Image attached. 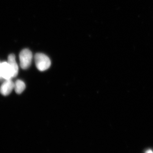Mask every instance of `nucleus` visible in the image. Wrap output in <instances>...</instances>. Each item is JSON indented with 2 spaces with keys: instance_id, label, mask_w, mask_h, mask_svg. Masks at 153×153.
Here are the masks:
<instances>
[{
  "instance_id": "obj_1",
  "label": "nucleus",
  "mask_w": 153,
  "mask_h": 153,
  "mask_svg": "<svg viewBox=\"0 0 153 153\" xmlns=\"http://www.w3.org/2000/svg\"><path fill=\"white\" fill-rule=\"evenodd\" d=\"M35 61L36 67L40 71H46L51 66V60L49 57L43 53L36 54L35 56Z\"/></svg>"
},
{
  "instance_id": "obj_2",
  "label": "nucleus",
  "mask_w": 153,
  "mask_h": 153,
  "mask_svg": "<svg viewBox=\"0 0 153 153\" xmlns=\"http://www.w3.org/2000/svg\"><path fill=\"white\" fill-rule=\"evenodd\" d=\"M33 57V54L29 49H25L21 51L19 54V60L22 69H27L30 67Z\"/></svg>"
},
{
  "instance_id": "obj_3",
  "label": "nucleus",
  "mask_w": 153,
  "mask_h": 153,
  "mask_svg": "<svg viewBox=\"0 0 153 153\" xmlns=\"http://www.w3.org/2000/svg\"><path fill=\"white\" fill-rule=\"evenodd\" d=\"M14 89V82L11 79H5L0 87V93L3 95H8Z\"/></svg>"
},
{
  "instance_id": "obj_4",
  "label": "nucleus",
  "mask_w": 153,
  "mask_h": 153,
  "mask_svg": "<svg viewBox=\"0 0 153 153\" xmlns=\"http://www.w3.org/2000/svg\"><path fill=\"white\" fill-rule=\"evenodd\" d=\"M1 77L5 79H11L13 78L12 70L8 62H3L1 63Z\"/></svg>"
},
{
  "instance_id": "obj_5",
  "label": "nucleus",
  "mask_w": 153,
  "mask_h": 153,
  "mask_svg": "<svg viewBox=\"0 0 153 153\" xmlns=\"http://www.w3.org/2000/svg\"><path fill=\"white\" fill-rule=\"evenodd\" d=\"M7 62L12 70L13 77H16L18 74L19 67L16 61L15 55L13 54L9 55L8 57Z\"/></svg>"
},
{
  "instance_id": "obj_6",
  "label": "nucleus",
  "mask_w": 153,
  "mask_h": 153,
  "mask_svg": "<svg viewBox=\"0 0 153 153\" xmlns=\"http://www.w3.org/2000/svg\"><path fill=\"white\" fill-rule=\"evenodd\" d=\"M26 88L25 82L20 79H18L14 83V89L18 94L22 93Z\"/></svg>"
},
{
  "instance_id": "obj_7",
  "label": "nucleus",
  "mask_w": 153,
  "mask_h": 153,
  "mask_svg": "<svg viewBox=\"0 0 153 153\" xmlns=\"http://www.w3.org/2000/svg\"><path fill=\"white\" fill-rule=\"evenodd\" d=\"M144 153H153V150L151 149H147L145 150Z\"/></svg>"
},
{
  "instance_id": "obj_8",
  "label": "nucleus",
  "mask_w": 153,
  "mask_h": 153,
  "mask_svg": "<svg viewBox=\"0 0 153 153\" xmlns=\"http://www.w3.org/2000/svg\"><path fill=\"white\" fill-rule=\"evenodd\" d=\"M1 63H0V78H1Z\"/></svg>"
}]
</instances>
